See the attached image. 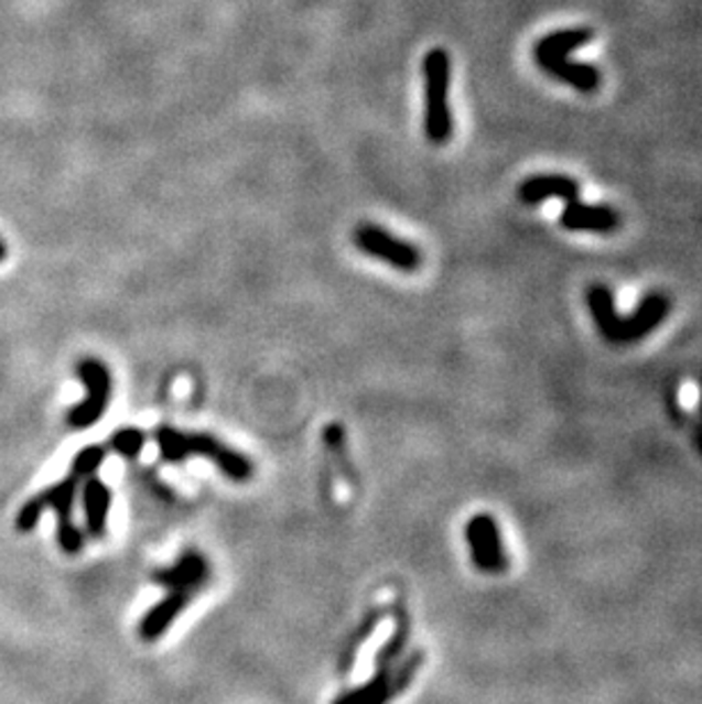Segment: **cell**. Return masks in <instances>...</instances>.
Listing matches in <instances>:
<instances>
[{
  "label": "cell",
  "instance_id": "cell-1",
  "mask_svg": "<svg viewBox=\"0 0 702 704\" xmlns=\"http://www.w3.org/2000/svg\"><path fill=\"white\" fill-rule=\"evenodd\" d=\"M106 461V450L100 445L83 447L72 461V469L62 481L48 486L44 492L28 499L17 513V531L30 533L37 527L42 513L53 509L57 516V543L64 554H78L85 545L83 531L74 524L76 495L80 492L85 479L98 475L100 465Z\"/></svg>",
  "mask_w": 702,
  "mask_h": 704
},
{
  "label": "cell",
  "instance_id": "cell-2",
  "mask_svg": "<svg viewBox=\"0 0 702 704\" xmlns=\"http://www.w3.org/2000/svg\"><path fill=\"white\" fill-rule=\"evenodd\" d=\"M210 561L198 550H185L172 565L155 570L153 582L166 593L140 620V639L147 643L162 639L164 631L179 620L194 597L210 584Z\"/></svg>",
  "mask_w": 702,
  "mask_h": 704
},
{
  "label": "cell",
  "instance_id": "cell-3",
  "mask_svg": "<svg viewBox=\"0 0 702 704\" xmlns=\"http://www.w3.org/2000/svg\"><path fill=\"white\" fill-rule=\"evenodd\" d=\"M422 665L424 652L409 648V618L399 616L395 633L377 654L372 680L341 695L333 704H386L409 689Z\"/></svg>",
  "mask_w": 702,
  "mask_h": 704
},
{
  "label": "cell",
  "instance_id": "cell-4",
  "mask_svg": "<svg viewBox=\"0 0 702 704\" xmlns=\"http://www.w3.org/2000/svg\"><path fill=\"white\" fill-rule=\"evenodd\" d=\"M155 445H158L160 458L166 463H183L187 458H208L230 481L245 484L253 477L251 458L238 452L236 447L226 445L224 441L215 438L213 433L158 426Z\"/></svg>",
  "mask_w": 702,
  "mask_h": 704
},
{
  "label": "cell",
  "instance_id": "cell-5",
  "mask_svg": "<svg viewBox=\"0 0 702 704\" xmlns=\"http://www.w3.org/2000/svg\"><path fill=\"white\" fill-rule=\"evenodd\" d=\"M424 80V136L431 144L445 147L452 140L454 119L450 110L452 57L445 48H431L422 59Z\"/></svg>",
  "mask_w": 702,
  "mask_h": 704
},
{
  "label": "cell",
  "instance_id": "cell-6",
  "mask_svg": "<svg viewBox=\"0 0 702 704\" xmlns=\"http://www.w3.org/2000/svg\"><path fill=\"white\" fill-rule=\"evenodd\" d=\"M76 372L85 386L87 397L80 401V404L69 409V413H66V424L83 431L94 426L96 422H100V418L106 415L112 399V375L104 360L89 358V356L78 360Z\"/></svg>",
  "mask_w": 702,
  "mask_h": 704
},
{
  "label": "cell",
  "instance_id": "cell-7",
  "mask_svg": "<svg viewBox=\"0 0 702 704\" xmlns=\"http://www.w3.org/2000/svg\"><path fill=\"white\" fill-rule=\"evenodd\" d=\"M354 245L365 256H372V258L395 267V270L407 272V274L418 272L422 260H424L422 251L413 242L395 238L390 230H386L384 226L372 224V221H365V224L356 226Z\"/></svg>",
  "mask_w": 702,
  "mask_h": 704
},
{
  "label": "cell",
  "instance_id": "cell-8",
  "mask_svg": "<svg viewBox=\"0 0 702 704\" xmlns=\"http://www.w3.org/2000/svg\"><path fill=\"white\" fill-rule=\"evenodd\" d=\"M465 541L475 567L484 575H499L509 567V556L501 541L499 524L488 513H477L465 524Z\"/></svg>",
  "mask_w": 702,
  "mask_h": 704
},
{
  "label": "cell",
  "instance_id": "cell-9",
  "mask_svg": "<svg viewBox=\"0 0 702 704\" xmlns=\"http://www.w3.org/2000/svg\"><path fill=\"white\" fill-rule=\"evenodd\" d=\"M668 313H671V299L666 294L652 292L644 296V301L634 308L631 315L620 317L614 345H634L648 338V335L668 317Z\"/></svg>",
  "mask_w": 702,
  "mask_h": 704
},
{
  "label": "cell",
  "instance_id": "cell-10",
  "mask_svg": "<svg viewBox=\"0 0 702 704\" xmlns=\"http://www.w3.org/2000/svg\"><path fill=\"white\" fill-rule=\"evenodd\" d=\"M561 226L575 232H614L620 226V217L612 206L584 204L575 198L563 206Z\"/></svg>",
  "mask_w": 702,
  "mask_h": 704
},
{
  "label": "cell",
  "instance_id": "cell-11",
  "mask_svg": "<svg viewBox=\"0 0 702 704\" xmlns=\"http://www.w3.org/2000/svg\"><path fill=\"white\" fill-rule=\"evenodd\" d=\"M518 196L527 206H539L550 198H559L568 204V201L580 198V183L563 174H537L520 183Z\"/></svg>",
  "mask_w": 702,
  "mask_h": 704
},
{
  "label": "cell",
  "instance_id": "cell-12",
  "mask_svg": "<svg viewBox=\"0 0 702 704\" xmlns=\"http://www.w3.org/2000/svg\"><path fill=\"white\" fill-rule=\"evenodd\" d=\"M83 511H85V522L91 539H104L108 531V518L112 509V490L104 479H98V475L85 479L83 488Z\"/></svg>",
  "mask_w": 702,
  "mask_h": 704
},
{
  "label": "cell",
  "instance_id": "cell-13",
  "mask_svg": "<svg viewBox=\"0 0 702 704\" xmlns=\"http://www.w3.org/2000/svg\"><path fill=\"white\" fill-rule=\"evenodd\" d=\"M539 66L548 76L561 83H568L582 94H593L602 85V76L595 69V64H588V62H580L573 57H557V59L539 62Z\"/></svg>",
  "mask_w": 702,
  "mask_h": 704
},
{
  "label": "cell",
  "instance_id": "cell-14",
  "mask_svg": "<svg viewBox=\"0 0 702 704\" xmlns=\"http://www.w3.org/2000/svg\"><path fill=\"white\" fill-rule=\"evenodd\" d=\"M595 37V32L591 28H565L550 32V35L541 37L533 46V59L546 62V59H557V57H571L575 51L584 48L591 44Z\"/></svg>",
  "mask_w": 702,
  "mask_h": 704
},
{
  "label": "cell",
  "instance_id": "cell-15",
  "mask_svg": "<svg viewBox=\"0 0 702 704\" xmlns=\"http://www.w3.org/2000/svg\"><path fill=\"white\" fill-rule=\"evenodd\" d=\"M586 306L591 311V317L600 331L602 338H605L609 345H614L616 340V331H618V322L620 315L616 311V299L614 292L602 285V283H593L586 290Z\"/></svg>",
  "mask_w": 702,
  "mask_h": 704
},
{
  "label": "cell",
  "instance_id": "cell-16",
  "mask_svg": "<svg viewBox=\"0 0 702 704\" xmlns=\"http://www.w3.org/2000/svg\"><path fill=\"white\" fill-rule=\"evenodd\" d=\"M147 445V433L138 426H123L117 433H112L110 438V450L128 461H136Z\"/></svg>",
  "mask_w": 702,
  "mask_h": 704
},
{
  "label": "cell",
  "instance_id": "cell-17",
  "mask_svg": "<svg viewBox=\"0 0 702 704\" xmlns=\"http://www.w3.org/2000/svg\"><path fill=\"white\" fill-rule=\"evenodd\" d=\"M671 413L676 415V420L680 422V426H684V429L691 431V441H693L698 454L702 456V415H700V413L687 415V413L682 411V407L676 404L673 399H671Z\"/></svg>",
  "mask_w": 702,
  "mask_h": 704
},
{
  "label": "cell",
  "instance_id": "cell-18",
  "mask_svg": "<svg viewBox=\"0 0 702 704\" xmlns=\"http://www.w3.org/2000/svg\"><path fill=\"white\" fill-rule=\"evenodd\" d=\"M6 258H8V245L3 238H0V262H3Z\"/></svg>",
  "mask_w": 702,
  "mask_h": 704
}]
</instances>
